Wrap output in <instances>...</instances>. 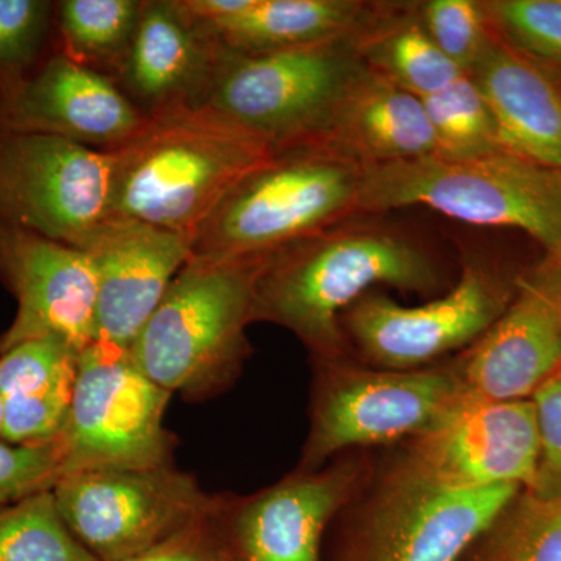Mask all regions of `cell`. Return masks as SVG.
<instances>
[{"mask_svg":"<svg viewBox=\"0 0 561 561\" xmlns=\"http://www.w3.org/2000/svg\"><path fill=\"white\" fill-rule=\"evenodd\" d=\"M268 256L191 257L131 343L139 370L190 401L230 389L251 354L247 328Z\"/></svg>","mask_w":561,"mask_h":561,"instance_id":"cell-3","label":"cell"},{"mask_svg":"<svg viewBox=\"0 0 561 561\" xmlns=\"http://www.w3.org/2000/svg\"><path fill=\"white\" fill-rule=\"evenodd\" d=\"M427 35L453 62L470 72L493 35L482 3L472 0H431L421 7Z\"/></svg>","mask_w":561,"mask_h":561,"instance_id":"cell-30","label":"cell"},{"mask_svg":"<svg viewBox=\"0 0 561 561\" xmlns=\"http://www.w3.org/2000/svg\"><path fill=\"white\" fill-rule=\"evenodd\" d=\"M111 157L70 140L0 133V225L80 249L106 219Z\"/></svg>","mask_w":561,"mask_h":561,"instance_id":"cell-13","label":"cell"},{"mask_svg":"<svg viewBox=\"0 0 561 561\" xmlns=\"http://www.w3.org/2000/svg\"><path fill=\"white\" fill-rule=\"evenodd\" d=\"M57 3L0 0V87L24 79L47 57Z\"/></svg>","mask_w":561,"mask_h":561,"instance_id":"cell-29","label":"cell"},{"mask_svg":"<svg viewBox=\"0 0 561 561\" xmlns=\"http://www.w3.org/2000/svg\"><path fill=\"white\" fill-rule=\"evenodd\" d=\"M364 165L327 142L275 151L192 236L191 257L272 253L359 213Z\"/></svg>","mask_w":561,"mask_h":561,"instance_id":"cell-4","label":"cell"},{"mask_svg":"<svg viewBox=\"0 0 561 561\" xmlns=\"http://www.w3.org/2000/svg\"><path fill=\"white\" fill-rule=\"evenodd\" d=\"M80 351L60 337L33 339L0 354L2 440L39 445L65 430Z\"/></svg>","mask_w":561,"mask_h":561,"instance_id":"cell-23","label":"cell"},{"mask_svg":"<svg viewBox=\"0 0 561 561\" xmlns=\"http://www.w3.org/2000/svg\"><path fill=\"white\" fill-rule=\"evenodd\" d=\"M224 51L183 0H142L130 47L111 79L146 116L203 106Z\"/></svg>","mask_w":561,"mask_h":561,"instance_id":"cell-19","label":"cell"},{"mask_svg":"<svg viewBox=\"0 0 561 561\" xmlns=\"http://www.w3.org/2000/svg\"><path fill=\"white\" fill-rule=\"evenodd\" d=\"M275 151L209 106L150 114L125 146L110 151L106 219L142 221L192 241L225 195Z\"/></svg>","mask_w":561,"mask_h":561,"instance_id":"cell-2","label":"cell"},{"mask_svg":"<svg viewBox=\"0 0 561 561\" xmlns=\"http://www.w3.org/2000/svg\"><path fill=\"white\" fill-rule=\"evenodd\" d=\"M3 420H5V405H3L2 394H0V438H2Z\"/></svg>","mask_w":561,"mask_h":561,"instance_id":"cell-35","label":"cell"},{"mask_svg":"<svg viewBox=\"0 0 561 561\" xmlns=\"http://www.w3.org/2000/svg\"><path fill=\"white\" fill-rule=\"evenodd\" d=\"M128 561H214L208 538H206L205 519L191 529L176 535L146 556Z\"/></svg>","mask_w":561,"mask_h":561,"instance_id":"cell-34","label":"cell"},{"mask_svg":"<svg viewBox=\"0 0 561 561\" xmlns=\"http://www.w3.org/2000/svg\"><path fill=\"white\" fill-rule=\"evenodd\" d=\"M0 561H99L66 526L51 490L0 508Z\"/></svg>","mask_w":561,"mask_h":561,"instance_id":"cell-27","label":"cell"},{"mask_svg":"<svg viewBox=\"0 0 561 561\" xmlns=\"http://www.w3.org/2000/svg\"><path fill=\"white\" fill-rule=\"evenodd\" d=\"M515 291L485 264L472 260L445 294L423 305L404 306L370 291L343 313V335L351 356L371 367H427L478 342L511 305Z\"/></svg>","mask_w":561,"mask_h":561,"instance_id":"cell-12","label":"cell"},{"mask_svg":"<svg viewBox=\"0 0 561 561\" xmlns=\"http://www.w3.org/2000/svg\"><path fill=\"white\" fill-rule=\"evenodd\" d=\"M51 493L66 526L99 561L154 551L202 523L213 500L173 465L72 472Z\"/></svg>","mask_w":561,"mask_h":561,"instance_id":"cell-11","label":"cell"},{"mask_svg":"<svg viewBox=\"0 0 561 561\" xmlns=\"http://www.w3.org/2000/svg\"><path fill=\"white\" fill-rule=\"evenodd\" d=\"M172 393L151 382L130 348L91 342L80 351L72 401L58 442L62 476L172 465L164 415Z\"/></svg>","mask_w":561,"mask_h":561,"instance_id":"cell-10","label":"cell"},{"mask_svg":"<svg viewBox=\"0 0 561 561\" xmlns=\"http://www.w3.org/2000/svg\"><path fill=\"white\" fill-rule=\"evenodd\" d=\"M320 142L362 165L437 154V139L423 101L364 62L343 92Z\"/></svg>","mask_w":561,"mask_h":561,"instance_id":"cell-20","label":"cell"},{"mask_svg":"<svg viewBox=\"0 0 561 561\" xmlns=\"http://www.w3.org/2000/svg\"><path fill=\"white\" fill-rule=\"evenodd\" d=\"M378 449L295 468L250 494H213L205 518L214 561H321L335 516L370 478Z\"/></svg>","mask_w":561,"mask_h":561,"instance_id":"cell-9","label":"cell"},{"mask_svg":"<svg viewBox=\"0 0 561 561\" xmlns=\"http://www.w3.org/2000/svg\"><path fill=\"white\" fill-rule=\"evenodd\" d=\"M552 262L553 265H556L557 268H559V272L561 273V256L559 257V260H549Z\"/></svg>","mask_w":561,"mask_h":561,"instance_id":"cell-36","label":"cell"},{"mask_svg":"<svg viewBox=\"0 0 561 561\" xmlns=\"http://www.w3.org/2000/svg\"><path fill=\"white\" fill-rule=\"evenodd\" d=\"M538 427V463L530 494L561 500V370L530 398Z\"/></svg>","mask_w":561,"mask_h":561,"instance_id":"cell-33","label":"cell"},{"mask_svg":"<svg viewBox=\"0 0 561 561\" xmlns=\"http://www.w3.org/2000/svg\"><path fill=\"white\" fill-rule=\"evenodd\" d=\"M459 561H561V500L519 491Z\"/></svg>","mask_w":561,"mask_h":561,"instance_id":"cell-26","label":"cell"},{"mask_svg":"<svg viewBox=\"0 0 561 561\" xmlns=\"http://www.w3.org/2000/svg\"><path fill=\"white\" fill-rule=\"evenodd\" d=\"M225 49L264 54L348 38L371 7L354 0H183Z\"/></svg>","mask_w":561,"mask_h":561,"instance_id":"cell-22","label":"cell"},{"mask_svg":"<svg viewBox=\"0 0 561 561\" xmlns=\"http://www.w3.org/2000/svg\"><path fill=\"white\" fill-rule=\"evenodd\" d=\"M376 286L432 297L448 290V279L435 257L398 231L335 225L271 253L254 321L290 331L311 359L351 356L343 313Z\"/></svg>","mask_w":561,"mask_h":561,"instance_id":"cell-1","label":"cell"},{"mask_svg":"<svg viewBox=\"0 0 561 561\" xmlns=\"http://www.w3.org/2000/svg\"><path fill=\"white\" fill-rule=\"evenodd\" d=\"M482 5L493 31L507 36L522 54L561 62V0H493Z\"/></svg>","mask_w":561,"mask_h":561,"instance_id":"cell-31","label":"cell"},{"mask_svg":"<svg viewBox=\"0 0 561 561\" xmlns=\"http://www.w3.org/2000/svg\"><path fill=\"white\" fill-rule=\"evenodd\" d=\"M80 249L98 279L94 341L122 348H130L192 256L190 236L124 219L103 220Z\"/></svg>","mask_w":561,"mask_h":561,"instance_id":"cell-18","label":"cell"},{"mask_svg":"<svg viewBox=\"0 0 561 561\" xmlns=\"http://www.w3.org/2000/svg\"><path fill=\"white\" fill-rule=\"evenodd\" d=\"M453 362L474 400H530L561 370L559 268L549 262L537 275L518 280L500 319Z\"/></svg>","mask_w":561,"mask_h":561,"instance_id":"cell-17","label":"cell"},{"mask_svg":"<svg viewBox=\"0 0 561 561\" xmlns=\"http://www.w3.org/2000/svg\"><path fill=\"white\" fill-rule=\"evenodd\" d=\"M311 364L309 430L298 470L412 440L470 400L453 357L411 370L371 367L353 356Z\"/></svg>","mask_w":561,"mask_h":561,"instance_id":"cell-7","label":"cell"},{"mask_svg":"<svg viewBox=\"0 0 561 561\" xmlns=\"http://www.w3.org/2000/svg\"><path fill=\"white\" fill-rule=\"evenodd\" d=\"M523 490L440 489L378 449L370 478L332 522L321 561H459Z\"/></svg>","mask_w":561,"mask_h":561,"instance_id":"cell-5","label":"cell"},{"mask_svg":"<svg viewBox=\"0 0 561 561\" xmlns=\"http://www.w3.org/2000/svg\"><path fill=\"white\" fill-rule=\"evenodd\" d=\"M142 0H62L55 11L60 54L111 77L138 27Z\"/></svg>","mask_w":561,"mask_h":561,"instance_id":"cell-25","label":"cell"},{"mask_svg":"<svg viewBox=\"0 0 561 561\" xmlns=\"http://www.w3.org/2000/svg\"><path fill=\"white\" fill-rule=\"evenodd\" d=\"M470 73L496 122L502 149L561 169V90L556 81L494 31Z\"/></svg>","mask_w":561,"mask_h":561,"instance_id":"cell-21","label":"cell"},{"mask_svg":"<svg viewBox=\"0 0 561 561\" xmlns=\"http://www.w3.org/2000/svg\"><path fill=\"white\" fill-rule=\"evenodd\" d=\"M351 36L264 54L225 49L203 106L276 150L320 142L362 66Z\"/></svg>","mask_w":561,"mask_h":561,"instance_id":"cell-8","label":"cell"},{"mask_svg":"<svg viewBox=\"0 0 561 561\" xmlns=\"http://www.w3.org/2000/svg\"><path fill=\"white\" fill-rule=\"evenodd\" d=\"M351 41L367 68L420 99L445 90L465 73L435 46L420 18H375L371 9Z\"/></svg>","mask_w":561,"mask_h":561,"instance_id":"cell-24","label":"cell"},{"mask_svg":"<svg viewBox=\"0 0 561 561\" xmlns=\"http://www.w3.org/2000/svg\"><path fill=\"white\" fill-rule=\"evenodd\" d=\"M538 448L531 400L470 398L430 431L387 449L431 485L472 491L501 485L529 490Z\"/></svg>","mask_w":561,"mask_h":561,"instance_id":"cell-14","label":"cell"},{"mask_svg":"<svg viewBox=\"0 0 561 561\" xmlns=\"http://www.w3.org/2000/svg\"><path fill=\"white\" fill-rule=\"evenodd\" d=\"M146 119L111 77L58 50L24 79L0 87V133L54 136L110 153Z\"/></svg>","mask_w":561,"mask_h":561,"instance_id":"cell-15","label":"cell"},{"mask_svg":"<svg viewBox=\"0 0 561 561\" xmlns=\"http://www.w3.org/2000/svg\"><path fill=\"white\" fill-rule=\"evenodd\" d=\"M0 283L18 305L0 354L33 339L60 337L79 351L94 341L98 279L87 251L0 225Z\"/></svg>","mask_w":561,"mask_h":561,"instance_id":"cell-16","label":"cell"},{"mask_svg":"<svg viewBox=\"0 0 561 561\" xmlns=\"http://www.w3.org/2000/svg\"><path fill=\"white\" fill-rule=\"evenodd\" d=\"M62 478L60 442L14 445L0 438V508L54 490Z\"/></svg>","mask_w":561,"mask_h":561,"instance_id":"cell-32","label":"cell"},{"mask_svg":"<svg viewBox=\"0 0 561 561\" xmlns=\"http://www.w3.org/2000/svg\"><path fill=\"white\" fill-rule=\"evenodd\" d=\"M421 101L437 139L438 157L472 158L505 151L493 114L470 72Z\"/></svg>","mask_w":561,"mask_h":561,"instance_id":"cell-28","label":"cell"},{"mask_svg":"<svg viewBox=\"0 0 561 561\" xmlns=\"http://www.w3.org/2000/svg\"><path fill=\"white\" fill-rule=\"evenodd\" d=\"M409 206L465 224L516 228L552 261L561 256V169L511 151L364 165L359 213Z\"/></svg>","mask_w":561,"mask_h":561,"instance_id":"cell-6","label":"cell"}]
</instances>
